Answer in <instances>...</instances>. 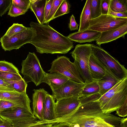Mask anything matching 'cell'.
<instances>
[{"mask_svg": "<svg viewBox=\"0 0 127 127\" xmlns=\"http://www.w3.org/2000/svg\"></svg>", "mask_w": 127, "mask_h": 127, "instance_id": "cell-50", "label": "cell"}, {"mask_svg": "<svg viewBox=\"0 0 127 127\" xmlns=\"http://www.w3.org/2000/svg\"><path fill=\"white\" fill-rule=\"evenodd\" d=\"M84 84L69 79L60 87L52 91V95L56 101L72 97H79L81 96Z\"/></svg>", "mask_w": 127, "mask_h": 127, "instance_id": "cell-10", "label": "cell"}, {"mask_svg": "<svg viewBox=\"0 0 127 127\" xmlns=\"http://www.w3.org/2000/svg\"><path fill=\"white\" fill-rule=\"evenodd\" d=\"M92 53L105 69L119 81L127 78V70L108 52L100 47L91 44Z\"/></svg>", "mask_w": 127, "mask_h": 127, "instance_id": "cell-4", "label": "cell"}, {"mask_svg": "<svg viewBox=\"0 0 127 127\" xmlns=\"http://www.w3.org/2000/svg\"><path fill=\"white\" fill-rule=\"evenodd\" d=\"M89 67L90 75L93 81H98L105 74V69L92 53L89 58Z\"/></svg>", "mask_w": 127, "mask_h": 127, "instance_id": "cell-17", "label": "cell"}, {"mask_svg": "<svg viewBox=\"0 0 127 127\" xmlns=\"http://www.w3.org/2000/svg\"><path fill=\"white\" fill-rule=\"evenodd\" d=\"M26 12L17 7L12 2L7 15L12 17H15L25 14Z\"/></svg>", "mask_w": 127, "mask_h": 127, "instance_id": "cell-34", "label": "cell"}, {"mask_svg": "<svg viewBox=\"0 0 127 127\" xmlns=\"http://www.w3.org/2000/svg\"><path fill=\"white\" fill-rule=\"evenodd\" d=\"M22 78L20 74L0 71V79L2 80H19Z\"/></svg>", "mask_w": 127, "mask_h": 127, "instance_id": "cell-32", "label": "cell"}, {"mask_svg": "<svg viewBox=\"0 0 127 127\" xmlns=\"http://www.w3.org/2000/svg\"><path fill=\"white\" fill-rule=\"evenodd\" d=\"M127 118H121L120 125V127H127Z\"/></svg>", "mask_w": 127, "mask_h": 127, "instance_id": "cell-44", "label": "cell"}, {"mask_svg": "<svg viewBox=\"0 0 127 127\" xmlns=\"http://www.w3.org/2000/svg\"><path fill=\"white\" fill-rule=\"evenodd\" d=\"M110 0H100L101 14H107Z\"/></svg>", "mask_w": 127, "mask_h": 127, "instance_id": "cell-39", "label": "cell"}, {"mask_svg": "<svg viewBox=\"0 0 127 127\" xmlns=\"http://www.w3.org/2000/svg\"><path fill=\"white\" fill-rule=\"evenodd\" d=\"M127 99L116 111V114L119 116L124 117L127 116Z\"/></svg>", "mask_w": 127, "mask_h": 127, "instance_id": "cell-37", "label": "cell"}, {"mask_svg": "<svg viewBox=\"0 0 127 127\" xmlns=\"http://www.w3.org/2000/svg\"><path fill=\"white\" fill-rule=\"evenodd\" d=\"M0 71L19 74L18 69L14 65L4 60L0 61Z\"/></svg>", "mask_w": 127, "mask_h": 127, "instance_id": "cell-30", "label": "cell"}, {"mask_svg": "<svg viewBox=\"0 0 127 127\" xmlns=\"http://www.w3.org/2000/svg\"><path fill=\"white\" fill-rule=\"evenodd\" d=\"M14 90L9 85L0 79V91H12Z\"/></svg>", "mask_w": 127, "mask_h": 127, "instance_id": "cell-42", "label": "cell"}, {"mask_svg": "<svg viewBox=\"0 0 127 127\" xmlns=\"http://www.w3.org/2000/svg\"><path fill=\"white\" fill-rule=\"evenodd\" d=\"M12 2V0H0V16L9 10Z\"/></svg>", "mask_w": 127, "mask_h": 127, "instance_id": "cell-35", "label": "cell"}, {"mask_svg": "<svg viewBox=\"0 0 127 127\" xmlns=\"http://www.w3.org/2000/svg\"><path fill=\"white\" fill-rule=\"evenodd\" d=\"M99 91L97 81H93L85 83L81 92V96H87L99 93Z\"/></svg>", "mask_w": 127, "mask_h": 127, "instance_id": "cell-23", "label": "cell"}, {"mask_svg": "<svg viewBox=\"0 0 127 127\" xmlns=\"http://www.w3.org/2000/svg\"><path fill=\"white\" fill-rule=\"evenodd\" d=\"M69 79L58 73H45L42 82L48 84L52 91L60 87Z\"/></svg>", "mask_w": 127, "mask_h": 127, "instance_id": "cell-18", "label": "cell"}, {"mask_svg": "<svg viewBox=\"0 0 127 127\" xmlns=\"http://www.w3.org/2000/svg\"><path fill=\"white\" fill-rule=\"evenodd\" d=\"M79 25L76 23L75 17L72 14L70 19V22L68 25V27L71 31L77 30Z\"/></svg>", "mask_w": 127, "mask_h": 127, "instance_id": "cell-40", "label": "cell"}, {"mask_svg": "<svg viewBox=\"0 0 127 127\" xmlns=\"http://www.w3.org/2000/svg\"><path fill=\"white\" fill-rule=\"evenodd\" d=\"M32 95V113L37 118L43 120L42 110L44 101L46 95L48 93L43 88L33 89Z\"/></svg>", "mask_w": 127, "mask_h": 127, "instance_id": "cell-14", "label": "cell"}, {"mask_svg": "<svg viewBox=\"0 0 127 127\" xmlns=\"http://www.w3.org/2000/svg\"><path fill=\"white\" fill-rule=\"evenodd\" d=\"M107 14L114 17L119 18H127V13L114 12L112 11L109 8Z\"/></svg>", "mask_w": 127, "mask_h": 127, "instance_id": "cell-43", "label": "cell"}, {"mask_svg": "<svg viewBox=\"0 0 127 127\" xmlns=\"http://www.w3.org/2000/svg\"><path fill=\"white\" fill-rule=\"evenodd\" d=\"M47 0H31L30 8L35 15L38 23L44 24V10Z\"/></svg>", "mask_w": 127, "mask_h": 127, "instance_id": "cell-21", "label": "cell"}, {"mask_svg": "<svg viewBox=\"0 0 127 127\" xmlns=\"http://www.w3.org/2000/svg\"><path fill=\"white\" fill-rule=\"evenodd\" d=\"M121 119L104 113L97 100L81 104L71 113L47 123H65L71 127H120Z\"/></svg>", "mask_w": 127, "mask_h": 127, "instance_id": "cell-1", "label": "cell"}, {"mask_svg": "<svg viewBox=\"0 0 127 127\" xmlns=\"http://www.w3.org/2000/svg\"></svg>", "mask_w": 127, "mask_h": 127, "instance_id": "cell-51", "label": "cell"}, {"mask_svg": "<svg viewBox=\"0 0 127 127\" xmlns=\"http://www.w3.org/2000/svg\"><path fill=\"white\" fill-rule=\"evenodd\" d=\"M127 33V25L116 29L102 32L96 41V43L100 46L102 44L111 42L121 37L124 38Z\"/></svg>", "mask_w": 127, "mask_h": 127, "instance_id": "cell-15", "label": "cell"}, {"mask_svg": "<svg viewBox=\"0 0 127 127\" xmlns=\"http://www.w3.org/2000/svg\"><path fill=\"white\" fill-rule=\"evenodd\" d=\"M127 25V18L116 17L108 14H101L91 20L88 29L101 32Z\"/></svg>", "mask_w": 127, "mask_h": 127, "instance_id": "cell-8", "label": "cell"}, {"mask_svg": "<svg viewBox=\"0 0 127 127\" xmlns=\"http://www.w3.org/2000/svg\"><path fill=\"white\" fill-rule=\"evenodd\" d=\"M90 12L91 19L97 18L101 14L100 0H91Z\"/></svg>", "mask_w": 127, "mask_h": 127, "instance_id": "cell-27", "label": "cell"}, {"mask_svg": "<svg viewBox=\"0 0 127 127\" xmlns=\"http://www.w3.org/2000/svg\"><path fill=\"white\" fill-rule=\"evenodd\" d=\"M4 122V120L0 117V125Z\"/></svg>", "mask_w": 127, "mask_h": 127, "instance_id": "cell-49", "label": "cell"}, {"mask_svg": "<svg viewBox=\"0 0 127 127\" xmlns=\"http://www.w3.org/2000/svg\"><path fill=\"white\" fill-rule=\"evenodd\" d=\"M52 127H71L68 125L63 123L54 124Z\"/></svg>", "mask_w": 127, "mask_h": 127, "instance_id": "cell-46", "label": "cell"}, {"mask_svg": "<svg viewBox=\"0 0 127 127\" xmlns=\"http://www.w3.org/2000/svg\"><path fill=\"white\" fill-rule=\"evenodd\" d=\"M12 1L15 6L26 12L30 8L31 0H12Z\"/></svg>", "mask_w": 127, "mask_h": 127, "instance_id": "cell-33", "label": "cell"}, {"mask_svg": "<svg viewBox=\"0 0 127 127\" xmlns=\"http://www.w3.org/2000/svg\"><path fill=\"white\" fill-rule=\"evenodd\" d=\"M45 124H46L44 122V120H39L37 123L29 127H41Z\"/></svg>", "mask_w": 127, "mask_h": 127, "instance_id": "cell-45", "label": "cell"}, {"mask_svg": "<svg viewBox=\"0 0 127 127\" xmlns=\"http://www.w3.org/2000/svg\"><path fill=\"white\" fill-rule=\"evenodd\" d=\"M63 0H53L52 7L45 24H48L52 20L54 14Z\"/></svg>", "mask_w": 127, "mask_h": 127, "instance_id": "cell-31", "label": "cell"}, {"mask_svg": "<svg viewBox=\"0 0 127 127\" xmlns=\"http://www.w3.org/2000/svg\"><path fill=\"white\" fill-rule=\"evenodd\" d=\"M70 53L74 59L73 63L84 83L93 81L89 67V58L92 54L91 44H77Z\"/></svg>", "mask_w": 127, "mask_h": 127, "instance_id": "cell-5", "label": "cell"}, {"mask_svg": "<svg viewBox=\"0 0 127 127\" xmlns=\"http://www.w3.org/2000/svg\"><path fill=\"white\" fill-rule=\"evenodd\" d=\"M0 117L8 122L23 119L35 120L37 118L32 111L26 109L16 106L0 112Z\"/></svg>", "mask_w": 127, "mask_h": 127, "instance_id": "cell-11", "label": "cell"}, {"mask_svg": "<svg viewBox=\"0 0 127 127\" xmlns=\"http://www.w3.org/2000/svg\"><path fill=\"white\" fill-rule=\"evenodd\" d=\"M79 98L72 97L56 101L55 108L56 118L71 113L78 107L81 104Z\"/></svg>", "mask_w": 127, "mask_h": 127, "instance_id": "cell-13", "label": "cell"}, {"mask_svg": "<svg viewBox=\"0 0 127 127\" xmlns=\"http://www.w3.org/2000/svg\"><path fill=\"white\" fill-rule=\"evenodd\" d=\"M0 127H13L12 125L8 122L4 120V122L0 125Z\"/></svg>", "mask_w": 127, "mask_h": 127, "instance_id": "cell-47", "label": "cell"}, {"mask_svg": "<svg viewBox=\"0 0 127 127\" xmlns=\"http://www.w3.org/2000/svg\"><path fill=\"white\" fill-rule=\"evenodd\" d=\"M30 25L36 35L29 43L40 54H65L74 48L73 42L51 27L48 24L31 22Z\"/></svg>", "mask_w": 127, "mask_h": 127, "instance_id": "cell-2", "label": "cell"}, {"mask_svg": "<svg viewBox=\"0 0 127 127\" xmlns=\"http://www.w3.org/2000/svg\"><path fill=\"white\" fill-rule=\"evenodd\" d=\"M21 65L20 72L24 78L33 82L36 86L42 83L45 72L34 53L29 52L26 58L22 61Z\"/></svg>", "mask_w": 127, "mask_h": 127, "instance_id": "cell-6", "label": "cell"}, {"mask_svg": "<svg viewBox=\"0 0 127 127\" xmlns=\"http://www.w3.org/2000/svg\"><path fill=\"white\" fill-rule=\"evenodd\" d=\"M0 99L9 101L18 107L32 111L30 106L31 100L26 93H20L14 91H0Z\"/></svg>", "mask_w": 127, "mask_h": 127, "instance_id": "cell-12", "label": "cell"}, {"mask_svg": "<svg viewBox=\"0 0 127 127\" xmlns=\"http://www.w3.org/2000/svg\"><path fill=\"white\" fill-rule=\"evenodd\" d=\"M101 96L98 93L87 96H81L79 98L81 104H82L98 100Z\"/></svg>", "mask_w": 127, "mask_h": 127, "instance_id": "cell-36", "label": "cell"}, {"mask_svg": "<svg viewBox=\"0 0 127 127\" xmlns=\"http://www.w3.org/2000/svg\"><path fill=\"white\" fill-rule=\"evenodd\" d=\"M70 6L66 0H63L54 14L52 20L64 15L68 13L70 11Z\"/></svg>", "mask_w": 127, "mask_h": 127, "instance_id": "cell-28", "label": "cell"}, {"mask_svg": "<svg viewBox=\"0 0 127 127\" xmlns=\"http://www.w3.org/2000/svg\"><path fill=\"white\" fill-rule=\"evenodd\" d=\"M27 27L23 24L18 23H13L9 28L4 35L10 37L17 33L23 32L27 29Z\"/></svg>", "mask_w": 127, "mask_h": 127, "instance_id": "cell-26", "label": "cell"}, {"mask_svg": "<svg viewBox=\"0 0 127 127\" xmlns=\"http://www.w3.org/2000/svg\"><path fill=\"white\" fill-rule=\"evenodd\" d=\"M16 106H18L11 102L6 100H0V112L3 110Z\"/></svg>", "mask_w": 127, "mask_h": 127, "instance_id": "cell-38", "label": "cell"}, {"mask_svg": "<svg viewBox=\"0 0 127 127\" xmlns=\"http://www.w3.org/2000/svg\"><path fill=\"white\" fill-rule=\"evenodd\" d=\"M34 31L31 27H27L24 31L8 37L4 35L0 38L2 49L5 51H10L19 49L24 45L29 43L36 35Z\"/></svg>", "mask_w": 127, "mask_h": 127, "instance_id": "cell-9", "label": "cell"}, {"mask_svg": "<svg viewBox=\"0 0 127 127\" xmlns=\"http://www.w3.org/2000/svg\"><path fill=\"white\" fill-rule=\"evenodd\" d=\"M55 100L52 95L49 93L47 95L44 101L42 110L43 119L45 124L46 122L56 118L55 110Z\"/></svg>", "mask_w": 127, "mask_h": 127, "instance_id": "cell-19", "label": "cell"}, {"mask_svg": "<svg viewBox=\"0 0 127 127\" xmlns=\"http://www.w3.org/2000/svg\"><path fill=\"white\" fill-rule=\"evenodd\" d=\"M109 8L114 12L127 13V0H110Z\"/></svg>", "mask_w": 127, "mask_h": 127, "instance_id": "cell-25", "label": "cell"}, {"mask_svg": "<svg viewBox=\"0 0 127 127\" xmlns=\"http://www.w3.org/2000/svg\"><path fill=\"white\" fill-rule=\"evenodd\" d=\"M91 1V0H87L86 1L80 16L78 32L87 30L89 26L91 19L90 12Z\"/></svg>", "mask_w": 127, "mask_h": 127, "instance_id": "cell-22", "label": "cell"}, {"mask_svg": "<svg viewBox=\"0 0 127 127\" xmlns=\"http://www.w3.org/2000/svg\"><path fill=\"white\" fill-rule=\"evenodd\" d=\"M127 99V78L120 81L97 100L103 112L116 111Z\"/></svg>", "mask_w": 127, "mask_h": 127, "instance_id": "cell-3", "label": "cell"}, {"mask_svg": "<svg viewBox=\"0 0 127 127\" xmlns=\"http://www.w3.org/2000/svg\"><path fill=\"white\" fill-rule=\"evenodd\" d=\"M2 80L14 91L20 93H26L27 84L24 78L19 80Z\"/></svg>", "mask_w": 127, "mask_h": 127, "instance_id": "cell-24", "label": "cell"}, {"mask_svg": "<svg viewBox=\"0 0 127 127\" xmlns=\"http://www.w3.org/2000/svg\"><path fill=\"white\" fill-rule=\"evenodd\" d=\"M101 32L87 29L81 32H76L71 33L67 36L72 41L79 43L91 42L96 41Z\"/></svg>", "mask_w": 127, "mask_h": 127, "instance_id": "cell-16", "label": "cell"}, {"mask_svg": "<svg viewBox=\"0 0 127 127\" xmlns=\"http://www.w3.org/2000/svg\"><path fill=\"white\" fill-rule=\"evenodd\" d=\"M39 120L23 119L9 122L13 127H29L37 123Z\"/></svg>", "mask_w": 127, "mask_h": 127, "instance_id": "cell-29", "label": "cell"}, {"mask_svg": "<svg viewBox=\"0 0 127 127\" xmlns=\"http://www.w3.org/2000/svg\"><path fill=\"white\" fill-rule=\"evenodd\" d=\"M119 81L110 72L106 70L105 74L101 79L97 81L99 87V93L101 96L103 95Z\"/></svg>", "mask_w": 127, "mask_h": 127, "instance_id": "cell-20", "label": "cell"}, {"mask_svg": "<svg viewBox=\"0 0 127 127\" xmlns=\"http://www.w3.org/2000/svg\"><path fill=\"white\" fill-rule=\"evenodd\" d=\"M54 124L52 123L46 124H45L41 127H52Z\"/></svg>", "mask_w": 127, "mask_h": 127, "instance_id": "cell-48", "label": "cell"}, {"mask_svg": "<svg viewBox=\"0 0 127 127\" xmlns=\"http://www.w3.org/2000/svg\"><path fill=\"white\" fill-rule=\"evenodd\" d=\"M53 2V0H47L46 3L44 10V24L46 21L47 18L50 11Z\"/></svg>", "mask_w": 127, "mask_h": 127, "instance_id": "cell-41", "label": "cell"}, {"mask_svg": "<svg viewBox=\"0 0 127 127\" xmlns=\"http://www.w3.org/2000/svg\"><path fill=\"white\" fill-rule=\"evenodd\" d=\"M51 64L48 71L50 73H58L76 82L84 83L74 64L65 56L58 57Z\"/></svg>", "mask_w": 127, "mask_h": 127, "instance_id": "cell-7", "label": "cell"}]
</instances>
